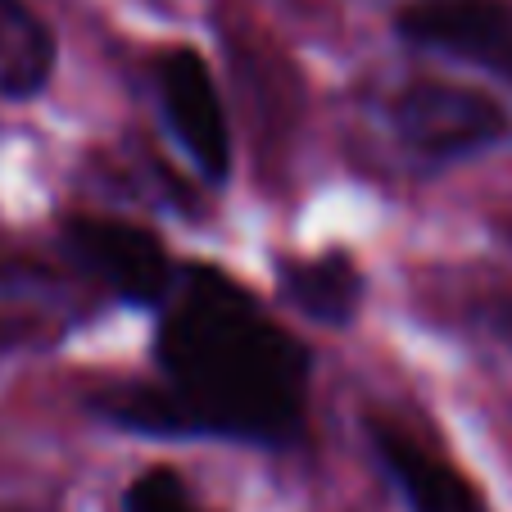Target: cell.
<instances>
[{"instance_id": "1", "label": "cell", "mask_w": 512, "mask_h": 512, "mask_svg": "<svg viewBox=\"0 0 512 512\" xmlns=\"http://www.w3.org/2000/svg\"><path fill=\"white\" fill-rule=\"evenodd\" d=\"M155 318V363L164 381L109 386L87 399L91 413L136 435L300 445L309 349L241 281L213 263H182Z\"/></svg>"}, {"instance_id": "2", "label": "cell", "mask_w": 512, "mask_h": 512, "mask_svg": "<svg viewBox=\"0 0 512 512\" xmlns=\"http://www.w3.org/2000/svg\"><path fill=\"white\" fill-rule=\"evenodd\" d=\"M386 123L395 141L422 164H463L512 136V114L481 87L417 78L390 100Z\"/></svg>"}, {"instance_id": "3", "label": "cell", "mask_w": 512, "mask_h": 512, "mask_svg": "<svg viewBox=\"0 0 512 512\" xmlns=\"http://www.w3.org/2000/svg\"><path fill=\"white\" fill-rule=\"evenodd\" d=\"M150 87H155L164 127L177 150L195 168L204 186H227L232 177V123L218 96L209 59L195 46H164L150 55Z\"/></svg>"}, {"instance_id": "4", "label": "cell", "mask_w": 512, "mask_h": 512, "mask_svg": "<svg viewBox=\"0 0 512 512\" xmlns=\"http://www.w3.org/2000/svg\"><path fill=\"white\" fill-rule=\"evenodd\" d=\"M59 245L91 281L141 309H159L182 268L155 227L109 213H68L59 223Z\"/></svg>"}, {"instance_id": "5", "label": "cell", "mask_w": 512, "mask_h": 512, "mask_svg": "<svg viewBox=\"0 0 512 512\" xmlns=\"http://www.w3.org/2000/svg\"><path fill=\"white\" fill-rule=\"evenodd\" d=\"M395 32L417 50L512 82V0H408Z\"/></svg>"}, {"instance_id": "6", "label": "cell", "mask_w": 512, "mask_h": 512, "mask_svg": "<svg viewBox=\"0 0 512 512\" xmlns=\"http://www.w3.org/2000/svg\"><path fill=\"white\" fill-rule=\"evenodd\" d=\"M363 435L377 458L381 476L395 485L408 512H485V499L445 454H435L417 431H408L399 417L368 413Z\"/></svg>"}, {"instance_id": "7", "label": "cell", "mask_w": 512, "mask_h": 512, "mask_svg": "<svg viewBox=\"0 0 512 512\" xmlns=\"http://www.w3.org/2000/svg\"><path fill=\"white\" fill-rule=\"evenodd\" d=\"M277 295L318 327H349L363 309L368 277L349 250H318V254H277L272 263Z\"/></svg>"}, {"instance_id": "8", "label": "cell", "mask_w": 512, "mask_h": 512, "mask_svg": "<svg viewBox=\"0 0 512 512\" xmlns=\"http://www.w3.org/2000/svg\"><path fill=\"white\" fill-rule=\"evenodd\" d=\"M55 32L28 0H0V100H32L55 78Z\"/></svg>"}, {"instance_id": "9", "label": "cell", "mask_w": 512, "mask_h": 512, "mask_svg": "<svg viewBox=\"0 0 512 512\" xmlns=\"http://www.w3.org/2000/svg\"><path fill=\"white\" fill-rule=\"evenodd\" d=\"M114 512H218V508H209V503L195 494V485L186 481L177 467L159 463V467L136 472L132 481L123 485Z\"/></svg>"}]
</instances>
